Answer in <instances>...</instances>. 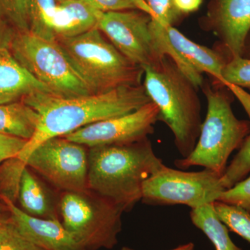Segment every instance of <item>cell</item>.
I'll return each instance as SVG.
<instances>
[{"instance_id": "9", "label": "cell", "mask_w": 250, "mask_h": 250, "mask_svg": "<svg viewBox=\"0 0 250 250\" xmlns=\"http://www.w3.org/2000/svg\"><path fill=\"white\" fill-rule=\"evenodd\" d=\"M213 171L184 172L164 164L143 183L142 201L154 206L186 205L191 209L218 201L225 190Z\"/></svg>"}, {"instance_id": "36", "label": "cell", "mask_w": 250, "mask_h": 250, "mask_svg": "<svg viewBox=\"0 0 250 250\" xmlns=\"http://www.w3.org/2000/svg\"><path fill=\"white\" fill-rule=\"evenodd\" d=\"M66 1V0H57V2H61V1Z\"/></svg>"}, {"instance_id": "20", "label": "cell", "mask_w": 250, "mask_h": 250, "mask_svg": "<svg viewBox=\"0 0 250 250\" xmlns=\"http://www.w3.org/2000/svg\"><path fill=\"white\" fill-rule=\"evenodd\" d=\"M29 31L49 41H57L52 29L57 0H27Z\"/></svg>"}, {"instance_id": "21", "label": "cell", "mask_w": 250, "mask_h": 250, "mask_svg": "<svg viewBox=\"0 0 250 250\" xmlns=\"http://www.w3.org/2000/svg\"><path fill=\"white\" fill-rule=\"evenodd\" d=\"M213 207L218 218L233 232L250 243V215L235 205L215 201Z\"/></svg>"}, {"instance_id": "8", "label": "cell", "mask_w": 250, "mask_h": 250, "mask_svg": "<svg viewBox=\"0 0 250 250\" xmlns=\"http://www.w3.org/2000/svg\"><path fill=\"white\" fill-rule=\"evenodd\" d=\"M150 29L161 57H169L196 88L203 85V74H208L236 97L250 118V94L232 86L224 77L226 62L213 50L190 41L173 26L163 24L151 18Z\"/></svg>"}, {"instance_id": "4", "label": "cell", "mask_w": 250, "mask_h": 250, "mask_svg": "<svg viewBox=\"0 0 250 250\" xmlns=\"http://www.w3.org/2000/svg\"><path fill=\"white\" fill-rule=\"evenodd\" d=\"M57 41L93 94L141 85L142 67L105 40L98 27L75 37L57 38Z\"/></svg>"}, {"instance_id": "6", "label": "cell", "mask_w": 250, "mask_h": 250, "mask_svg": "<svg viewBox=\"0 0 250 250\" xmlns=\"http://www.w3.org/2000/svg\"><path fill=\"white\" fill-rule=\"evenodd\" d=\"M124 212L88 188L61 192L59 195L62 224L82 250L113 249L118 243Z\"/></svg>"}, {"instance_id": "35", "label": "cell", "mask_w": 250, "mask_h": 250, "mask_svg": "<svg viewBox=\"0 0 250 250\" xmlns=\"http://www.w3.org/2000/svg\"><path fill=\"white\" fill-rule=\"evenodd\" d=\"M6 212H9L7 207L0 198V213H6Z\"/></svg>"}, {"instance_id": "13", "label": "cell", "mask_w": 250, "mask_h": 250, "mask_svg": "<svg viewBox=\"0 0 250 250\" xmlns=\"http://www.w3.org/2000/svg\"><path fill=\"white\" fill-rule=\"evenodd\" d=\"M0 198L7 207L11 220L36 246L45 250H82L59 219L32 216L6 197Z\"/></svg>"}, {"instance_id": "29", "label": "cell", "mask_w": 250, "mask_h": 250, "mask_svg": "<svg viewBox=\"0 0 250 250\" xmlns=\"http://www.w3.org/2000/svg\"><path fill=\"white\" fill-rule=\"evenodd\" d=\"M152 10L153 17L163 24L173 25L181 13L176 9L174 0H146Z\"/></svg>"}, {"instance_id": "2", "label": "cell", "mask_w": 250, "mask_h": 250, "mask_svg": "<svg viewBox=\"0 0 250 250\" xmlns=\"http://www.w3.org/2000/svg\"><path fill=\"white\" fill-rule=\"evenodd\" d=\"M164 164L147 139L88 148V188L130 211L142 200L143 183Z\"/></svg>"}, {"instance_id": "3", "label": "cell", "mask_w": 250, "mask_h": 250, "mask_svg": "<svg viewBox=\"0 0 250 250\" xmlns=\"http://www.w3.org/2000/svg\"><path fill=\"white\" fill-rule=\"evenodd\" d=\"M143 69V86L159 108V121L170 128L179 152L187 157L196 146L202 125L196 87L169 57Z\"/></svg>"}, {"instance_id": "33", "label": "cell", "mask_w": 250, "mask_h": 250, "mask_svg": "<svg viewBox=\"0 0 250 250\" xmlns=\"http://www.w3.org/2000/svg\"><path fill=\"white\" fill-rule=\"evenodd\" d=\"M121 250H135L131 249V248H128V247H123ZM170 250H195V245L192 243H187V244L182 245V246L177 247L174 249Z\"/></svg>"}, {"instance_id": "22", "label": "cell", "mask_w": 250, "mask_h": 250, "mask_svg": "<svg viewBox=\"0 0 250 250\" xmlns=\"http://www.w3.org/2000/svg\"><path fill=\"white\" fill-rule=\"evenodd\" d=\"M26 164L18 157L5 161L0 166V196L16 203L21 177Z\"/></svg>"}, {"instance_id": "26", "label": "cell", "mask_w": 250, "mask_h": 250, "mask_svg": "<svg viewBox=\"0 0 250 250\" xmlns=\"http://www.w3.org/2000/svg\"><path fill=\"white\" fill-rule=\"evenodd\" d=\"M224 77L232 86L250 89V59L232 57L230 62H226Z\"/></svg>"}, {"instance_id": "19", "label": "cell", "mask_w": 250, "mask_h": 250, "mask_svg": "<svg viewBox=\"0 0 250 250\" xmlns=\"http://www.w3.org/2000/svg\"><path fill=\"white\" fill-rule=\"evenodd\" d=\"M190 216L192 224L205 233L215 250H243L231 241L228 227L215 213L213 203L191 209Z\"/></svg>"}, {"instance_id": "12", "label": "cell", "mask_w": 250, "mask_h": 250, "mask_svg": "<svg viewBox=\"0 0 250 250\" xmlns=\"http://www.w3.org/2000/svg\"><path fill=\"white\" fill-rule=\"evenodd\" d=\"M159 115V108L150 102L131 113L87 125L62 137L88 148L131 144L154 132Z\"/></svg>"}, {"instance_id": "1", "label": "cell", "mask_w": 250, "mask_h": 250, "mask_svg": "<svg viewBox=\"0 0 250 250\" xmlns=\"http://www.w3.org/2000/svg\"><path fill=\"white\" fill-rule=\"evenodd\" d=\"M22 101L39 116L35 134L17 156L25 164L28 156L44 141L62 137L97 122L131 113L151 100L141 84L71 98L52 93H37Z\"/></svg>"}, {"instance_id": "23", "label": "cell", "mask_w": 250, "mask_h": 250, "mask_svg": "<svg viewBox=\"0 0 250 250\" xmlns=\"http://www.w3.org/2000/svg\"><path fill=\"white\" fill-rule=\"evenodd\" d=\"M250 172V132L221 177L222 186L225 190L231 188L237 183L246 178Z\"/></svg>"}, {"instance_id": "17", "label": "cell", "mask_w": 250, "mask_h": 250, "mask_svg": "<svg viewBox=\"0 0 250 250\" xmlns=\"http://www.w3.org/2000/svg\"><path fill=\"white\" fill-rule=\"evenodd\" d=\"M18 200L21 209L37 218L59 219V197L26 166L20 184Z\"/></svg>"}, {"instance_id": "24", "label": "cell", "mask_w": 250, "mask_h": 250, "mask_svg": "<svg viewBox=\"0 0 250 250\" xmlns=\"http://www.w3.org/2000/svg\"><path fill=\"white\" fill-rule=\"evenodd\" d=\"M0 17L17 32L29 31L27 0H0Z\"/></svg>"}, {"instance_id": "27", "label": "cell", "mask_w": 250, "mask_h": 250, "mask_svg": "<svg viewBox=\"0 0 250 250\" xmlns=\"http://www.w3.org/2000/svg\"><path fill=\"white\" fill-rule=\"evenodd\" d=\"M94 9L101 12L139 10L153 17L152 10L146 0H84Z\"/></svg>"}, {"instance_id": "7", "label": "cell", "mask_w": 250, "mask_h": 250, "mask_svg": "<svg viewBox=\"0 0 250 250\" xmlns=\"http://www.w3.org/2000/svg\"><path fill=\"white\" fill-rule=\"evenodd\" d=\"M9 51L24 69L57 96L71 98L93 94L57 41L47 40L29 31L16 32Z\"/></svg>"}, {"instance_id": "31", "label": "cell", "mask_w": 250, "mask_h": 250, "mask_svg": "<svg viewBox=\"0 0 250 250\" xmlns=\"http://www.w3.org/2000/svg\"><path fill=\"white\" fill-rule=\"evenodd\" d=\"M16 32L17 31L14 28L8 24L2 18L0 17V50L9 49Z\"/></svg>"}, {"instance_id": "5", "label": "cell", "mask_w": 250, "mask_h": 250, "mask_svg": "<svg viewBox=\"0 0 250 250\" xmlns=\"http://www.w3.org/2000/svg\"><path fill=\"white\" fill-rule=\"evenodd\" d=\"M208 103L207 116L193 151L187 157L177 159L180 169L202 166L223 177L231 153L240 149L250 132L249 122L235 116L228 95L207 87L204 90Z\"/></svg>"}, {"instance_id": "30", "label": "cell", "mask_w": 250, "mask_h": 250, "mask_svg": "<svg viewBox=\"0 0 250 250\" xmlns=\"http://www.w3.org/2000/svg\"><path fill=\"white\" fill-rule=\"evenodd\" d=\"M28 141L0 133V166L5 161L17 157Z\"/></svg>"}, {"instance_id": "32", "label": "cell", "mask_w": 250, "mask_h": 250, "mask_svg": "<svg viewBox=\"0 0 250 250\" xmlns=\"http://www.w3.org/2000/svg\"><path fill=\"white\" fill-rule=\"evenodd\" d=\"M202 0H174V4L179 13H190L200 8Z\"/></svg>"}, {"instance_id": "34", "label": "cell", "mask_w": 250, "mask_h": 250, "mask_svg": "<svg viewBox=\"0 0 250 250\" xmlns=\"http://www.w3.org/2000/svg\"><path fill=\"white\" fill-rule=\"evenodd\" d=\"M10 218L9 212L0 213V228Z\"/></svg>"}, {"instance_id": "25", "label": "cell", "mask_w": 250, "mask_h": 250, "mask_svg": "<svg viewBox=\"0 0 250 250\" xmlns=\"http://www.w3.org/2000/svg\"><path fill=\"white\" fill-rule=\"evenodd\" d=\"M0 250H45L36 246L17 228L11 217L0 228Z\"/></svg>"}, {"instance_id": "28", "label": "cell", "mask_w": 250, "mask_h": 250, "mask_svg": "<svg viewBox=\"0 0 250 250\" xmlns=\"http://www.w3.org/2000/svg\"><path fill=\"white\" fill-rule=\"evenodd\" d=\"M218 201L241 207L250 215V176L224 190Z\"/></svg>"}, {"instance_id": "14", "label": "cell", "mask_w": 250, "mask_h": 250, "mask_svg": "<svg viewBox=\"0 0 250 250\" xmlns=\"http://www.w3.org/2000/svg\"><path fill=\"white\" fill-rule=\"evenodd\" d=\"M216 26L232 57H242L250 31V0H219Z\"/></svg>"}, {"instance_id": "16", "label": "cell", "mask_w": 250, "mask_h": 250, "mask_svg": "<svg viewBox=\"0 0 250 250\" xmlns=\"http://www.w3.org/2000/svg\"><path fill=\"white\" fill-rule=\"evenodd\" d=\"M100 12L84 0H66L57 3L52 28L56 37L69 38L98 27Z\"/></svg>"}, {"instance_id": "18", "label": "cell", "mask_w": 250, "mask_h": 250, "mask_svg": "<svg viewBox=\"0 0 250 250\" xmlns=\"http://www.w3.org/2000/svg\"><path fill=\"white\" fill-rule=\"evenodd\" d=\"M37 112L22 101L0 104V133L29 141L39 125Z\"/></svg>"}, {"instance_id": "11", "label": "cell", "mask_w": 250, "mask_h": 250, "mask_svg": "<svg viewBox=\"0 0 250 250\" xmlns=\"http://www.w3.org/2000/svg\"><path fill=\"white\" fill-rule=\"evenodd\" d=\"M150 21L149 15L137 11L100 12L98 28L122 54L143 68L164 58L156 48Z\"/></svg>"}, {"instance_id": "10", "label": "cell", "mask_w": 250, "mask_h": 250, "mask_svg": "<svg viewBox=\"0 0 250 250\" xmlns=\"http://www.w3.org/2000/svg\"><path fill=\"white\" fill-rule=\"evenodd\" d=\"M88 148L64 137L52 138L36 147L26 166L61 192L88 188Z\"/></svg>"}, {"instance_id": "15", "label": "cell", "mask_w": 250, "mask_h": 250, "mask_svg": "<svg viewBox=\"0 0 250 250\" xmlns=\"http://www.w3.org/2000/svg\"><path fill=\"white\" fill-rule=\"evenodd\" d=\"M37 93L52 92L24 69L9 49L0 50V104L22 101Z\"/></svg>"}]
</instances>
